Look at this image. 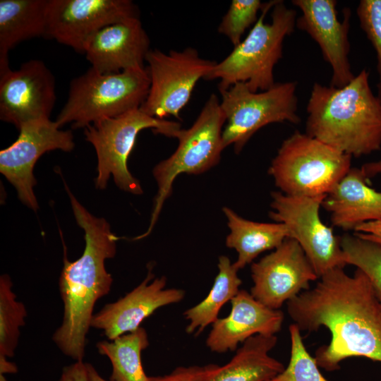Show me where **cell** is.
<instances>
[{
  "instance_id": "cell-1",
  "label": "cell",
  "mask_w": 381,
  "mask_h": 381,
  "mask_svg": "<svg viewBox=\"0 0 381 381\" xmlns=\"http://www.w3.org/2000/svg\"><path fill=\"white\" fill-rule=\"evenodd\" d=\"M313 289L286 303L287 312L300 331L313 332L325 327L331 334L327 345L319 347V368L332 372L351 357L381 363V300L370 279L359 269L352 275L332 269Z\"/></svg>"
},
{
  "instance_id": "cell-29",
  "label": "cell",
  "mask_w": 381,
  "mask_h": 381,
  "mask_svg": "<svg viewBox=\"0 0 381 381\" xmlns=\"http://www.w3.org/2000/svg\"><path fill=\"white\" fill-rule=\"evenodd\" d=\"M263 3L260 0H233L218 27V32L228 37L234 47L250 25H255Z\"/></svg>"
},
{
  "instance_id": "cell-23",
  "label": "cell",
  "mask_w": 381,
  "mask_h": 381,
  "mask_svg": "<svg viewBox=\"0 0 381 381\" xmlns=\"http://www.w3.org/2000/svg\"><path fill=\"white\" fill-rule=\"evenodd\" d=\"M222 210L230 230L226 246L238 253L237 260L233 263L238 270L251 263L262 253L277 248L289 237L286 227L282 223L253 222L243 218L229 207H224Z\"/></svg>"
},
{
  "instance_id": "cell-6",
  "label": "cell",
  "mask_w": 381,
  "mask_h": 381,
  "mask_svg": "<svg viewBox=\"0 0 381 381\" xmlns=\"http://www.w3.org/2000/svg\"><path fill=\"white\" fill-rule=\"evenodd\" d=\"M351 158L306 133L296 131L282 142L268 174L284 194L327 195L351 168Z\"/></svg>"
},
{
  "instance_id": "cell-16",
  "label": "cell",
  "mask_w": 381,
  "mask_h": 381,
  "mask_svg": "<svg viewBox=\"0 0 381 381\" xmlns=\"http://www.w3.org/2000/svg\"><path fill=\"white\" fill-rule=\"evenodd\" d=\"M301 16L296 27L308 33L319 45L322 56L332 68L331 86L341 87L355 77L349 59L351 10L344 8V19L337 17L335 0H293Z\"/></svg>"
},
{
  "instance_id": "cell-27",
  "label": "cell",
  "mask_w": 381,
  "mask_h": 381,
  "mask_svg": "<svg viewBox=\"0 0 381 381\" xmlns=\"http://www.w3.org/2000/svg\"><path fill=\"white\" fill-rule=\"evenodd\" d=\"M340 243L346 265L363 271L381 300V244L356 234H345Z\"/></svg>"
},
{
  "instance_id": "cell-18",
  "label": "cell",
  "mask_w": 381,
  "mask_h": 381,
  "mask_svg": "<svg viewBox=\"0 0 381 381\" xmlns=\"http://www.w3.org/2000/svg\"><path fill=\"white\" fill-rule=\"evenodd\" d=\"M150 38L140 18L110 24L92 35L85 42L83 54L95 71L120 73L145 68Z\"/></svg>"
},
{
  "instance_id": "cell-10",
  "label": "cell",
  "mask_w": 381,
  "mask_h": 381,
  "mask_svg": "<svg viewBox=\"0 0 381 381\" xmlns=\"http://www.w3.org/2000/svg\"><path fill=\"white\" fill-rule=\"evenodd\" d=\"M270 217L286 227L289 237L298 242L318 278L346 263L340 237L320 217L326 195L295 196L275 191L272 194Z\"/></svg>"
},
{
  "instance_id": "cell-31",
  "label": "cell",
  "mask_w": 381,
  "mask_h": 381,
  "mask_svg": "<svg viewBox=\"0 0 381 381\" xmlns=\"http://www.w3.org/2000/svg\"><path fill=\"white\" fill-rule=\"evenodd\" d=\"M202 367L198 365L176 368L169 374L149 377L150 381H195Z\"/></svg>"
},
{
  "instance_id": "cell-25",
  "label": "cell",
  "mask_w": 381,
  "mask_h": 381,
  "mask_svg": "<svg viewBox=\"0 0 381 381\" xmlns=\"http://www.w3.org/2000/svg\"><path fill=\"white\" fill-rule=\"evenodd\" d=\"M148 346L146 330L140 327L110 341L97 344L98 352L111 363V381H150L141 362V352Z\"/></svg>"
},
{
  "instance_id": "cell-2",
  "label": "cell",
  "mask_w": 381,
  "mask_h": 381,
  "mask_svg": "<svg viewBox=\"0 0 381 381\" xmlns=\"http://www.w3.org/2000/svg\"><path fill=\"white\" fill-rule=\"evenodd\" d=\"M64 184L77 224L85 231V246L75 261L64 255L59 281L64 316L52 339L64 355L82 361L95 305L109 293L113 282L105 261L116 255L120 238L111 232L105 219L92 214Z\"/></svg>"
},
{
  "instance_id": "cell-14",
  "label": "cell",
  "mask_w": 381,
  "mask_h": 381,
  "mask_svg": "<svg viewBox=\"0 0 381 381\" xmlns=\"http://www.w3.org/2000/svg\"><path fill=\"white\" fill-rule=\"evenodd\" d=\"M250 294L263 305L279 310L285 302L310 289L318 279L296 241L287 238L270 254L251 265Z\"/></svg>"
},
{
  "instance_id": "cell-17",
  "label": "cell",
  "mask_w": 381,
  "mask_h": 381,
  "mask_svg": "<svg viewBox=\"0 0 381 381\" xmlns=\"http://www.w3.org/2000/svg\"><path fill=\"white\" fill-rule=\"evenodd\" d=\"M153 277L150 268L145 279L138 286L94 314L91 327L102 330L111 341L139 328L141 322L158 308L183 300V290L166 289L164 276L152 281Z\"/></svg>"
},
{
  "instance_id": "cell-19",
  "label": "cell",
  "mask_w": 381,
  "mask_h": 381,
  "mask_svg": "<svg viewBox=\"0 0 381 381\" xmlns=\"http://www.w3.org/2000/svg\"><path fill=\"white\" fill-rule=\"evenodd\" d=\"M231 303L229 315L218 318L207 336L206 345L212 351H234L254 335H275L281 330L283 312L263 305L248 291L240 290Z\"/></svg>"
},
{
  "instance_id": "cell-33",
  "label": "cell",
  "mask_w": 381,
  "mask_h": 381,
  "mask_svg": "<svg viewBox=\"0 0 381 381\" xmlns=\"http://www.w3.org/2000/svg\"><path fill=\"white\" fill-rule=\"evenodd\" d=\"M354 231L357 236L381 244V220L363 223Z\"/></svg>"
},
{
  "instance_id": "cell-30",
  "label": "cell",
  "mask_w": 381,
  "mask_h": 381,
  "mask_svg": "<svg viewBox=\"0 0 381 381\" xmlns=\"http://www.w3.org/2000/svg\"><path fill=\"white\" fill-rule=\"evenodd\" d=\"M360 27L373 46L381 84V0H361L356 9Z\"/></svg>"
},
{
  "instance_id": "cell-7",
  "label": "cell",
  "mask_w": 381,
  "mask_h": 381,
  "mask_svg": "<svg viewBox=\"0 0 381 381\" xmlns=\"http://www.w3.org/2000/svg\"><path fill=\"white\" fill-rule=\"evenodd\" d=\"M225 122L220 101L216 95L212 94L193 124L188 129L180 128L176 132L174 138L179 141L177 148L170 157L159 162L152 171L158 190L149 227L135 240L143 238L151 233L179 175L200 174L219 163L224 149L222 132Z\"/></svg>"
},
{
  "instance_id": "cell-24",
  "label": "cell",
  "mask_w": 381,
  "mask_h": 381,
  "mask_svg": "<svg viewBox=\"0 0 381 381\" xmlns=\"http://www.w3.org/2000/svg\"><path fill=\"white\" fill-rule=\"evenodd\" d=\"M218 273L214 284L207 297L200 303L186 310L183 315L189 323L186 332L199 334L210 324L218 319L222 307L231 301L240 291L242 282L238 276V270L225 255L219 258Z\"/></svg>"
},
{
  "instance_id": "cell-3",
  "label": "cell",
  "mask_w": 381,
  "mask_h": 381,
  "mask_svg": "<svg viewBox=\"0 0 381 381\" xmlns=\"http://www.w3.org/2000/svg\"><path fill=\"white\" fill-rule=\"evenodd\" d=\"M306 110L308 135L351 157L381 149V101L367 70L341 87L314 83Z\"/></svg>"
},
{
  "instance_id": "cell-34",
  "label": "cell",
  "mask_w": 381,
  "mask_h": 381,
  "mask_svg": "<svg viewBox=\"0 0 381 381\" xmlns=\"http://www.w3.org/2000/svg\"><path fill=\"white\" fill-rule=\"evenodd\" d=\"M377 97L381 101V84L377 85ZM365 176L368 179L378 174H381V160L365 163L361 167Z\"/></svg>"
},
{
  "instance_id": "cell-5",
  "label": "cell",
  "mask_w": 381,
  "mask_h": 381,
  "mask_svg": "<svg viewBox=\"0 0 381 381\" xmlns=\"http://www.w3.org/2000/svg\"><path fill=\"white\" fill-rule=\"evenodd\" d=\"M150 85L147 67L101 73L90 68L70 83L67 101L55 120L61 128H83L138 109Z\"/></svg>"
},
{
  "instance_id": "cell-36",
  "label": "cell",
  "mask_w": 381,
  "mask_h": 381,
  "mask_svg": "<svg viewBox=\"0 0 381 381\" xmlns=\"http://www.w3.org/2000/svg\"><path fill=\"white\" fill-rule=\"evenodd\" d=\"M87 368L90 381H108L102 378L92 365L87 363Z\"/></svg>"
},
{
  "instance_id": "cell-15",
  "label": "cell",
  "mask_w": 381,
  "mask_h": 381,
  "mask_svg": "<svg viewBox=\"0 0 381 381\" xmlns=\"http://www.w3.org/2000/svg\"><path fill=\"white\" fill-rule=\"evenodd\" d=\"M56 99L54 76L41 60L0 75V119L18 129L32 120L50 119Z\"/></svg>"
},
{
  "instance_id": "cell-12",
  "label": "cell",
  "mask_w": 381,
  "mask_h": 381,
  "mask_svg": "<svg viewBox=\"0 0 381 381\" xmlns=\"http://www.w3.org/2000/svg\"><path fill=\"white\" fill-rule=\"evenodd\" d=\"M18 138L0 151V172L16 188L18 198L36 211L38 202L33 188L37 181L35 165L44 153L56 150L71 152L75 147L71 131H64L50 119L32 120L22 124Z\"/></svg>"
},
{
  "instance_id": "cell-20",
  "label": "cell",
  "mask_w": 381,
  "mask_h": 381,
  "mask_svg": "<svg viewBox=\"0 0 381 381\" xmlns=\"http://www.w3.org/2000/svg\"><path fill=\"white\" fill-rule=\"evenodd\" d=\"M361 168H351L324 198L322 207L333 226L355 230L365 222L381 220V192L373 188Z\"/></svg>"
},
{
  "instance_id": "cell-11",
  "label": "cell",
  "mask_w": 381,
  "mask_h": 381,
  "mask_svg": "<svg viewBox=\"0 0 381 381\" xmlns=\"http://www.w3.org/2000/svg\"><path fill=\"white\" fill-rule=\"evenodd\" d=\"M145 61L150 85L140 109L162 119L169 115L180 119V111L190 99L198 81L205 78L217 63L201 58L192 47L169 54L150 49Z\"/></svg>"
},
{
  "instance_id": "cell-4",
  "label": "cell",
  "mask_w": 381,
  "mask_h": 381,
  "mask_svg": "<svg viewBox=\"0 0 381 381\" xmlns=\"http://www.w3.org/2000/svg\"><path fill=\"white\" fill-rule=\"evenodd\" d=\"M297 13L283 1L263 3L260 15L247 37L204 78L219 79V90L245 83L253 92L265 91L276 83L274 68L283 56V43L296 28Z\"/></svg>"
},
{
  "instance_id": "cell-32",
  "label": "cell",
  "mask_w": 381,
  "mask_h": 381,
  "mask_svg": "<svg viewBox=\"0 0 381 381\" xmlns=\"http://www.w3.org/2000/svg\"><path fill=\"white\" fill-rule=\"evenodd\" d=\"M59 381H90L87 363L76 361L64 367Z\"/></svg>"
},
{
  "instance_id": "cell-8",
  "label": "cell",
  "mask_w": 381,
  "mask_h": 381,
  "mask_svg": "<svg viewBox=\"0 0 381 381\" xmlns=\"http://www.w3.org/2000/svg\"><path fill=\"white\" fill-rule=\"evenodd\" d=\"M152 128L156 134L174 138L179 123L151 116L138 109L119 116L101 119L84 128L85 140L94 147L97 158L95 186L103 190L111 175L122 190L141 195L140 181L128 167V160L138 133Z\"/></svg>"
},
{
  "instance_id": "cell-13",
  "label": "cell",
  "mask_w": 381,
  "mask_h": 381,
  "mask_svg": "<svg viewBox=\"0 0 381 381\" xmlns=\"http://www.w3.org/2000/svg\"><path fill=\"white\" fill-rule=\"evenodd\" d=\"M139 16L130 0H49L45 37L83 54L86 41L95 32Z\"/></svg>"
},
{
  "instance_id": "cell-9",
  "label": "cell",
  "mask_w": 381,
  "mask_h": 381,
  "mask_svg": "<svg viewBox=\"0 0 381 381\" xmlns=\"http://www.w3.org/2000/svg\"><path fill=\"white\" fill-rule=\"evenodd\" d=\"M296 81L276 83L271 88L253 92L245 83L219 90L221 108L226 124L222 132L224 148L233 145L239 153L250 138L273 123L298 124Z\"/></svg>"
},
{
  "instance_id": "cell-26",
  "label": "cell",
  "mask_w": 381,
  "mask_h": 381,
  "mask_svg": "<svg viewBox=\"0 0 381 381\" xmlns=\"http://www.w3.org/2000/svg\"><path fill=\"white\" fill-rule=\"evenodd\" d=\"M8 274L0 277V355L13 357L18 344L20 328L25 324V305L16 300Z\"/></svg>"
},
{
  "instance_id": "cell-37",
  "label": "cell",
  "mask_w": 381,
  "mask_h": 381,
  "mask_svg": "<svg viewBox=\"0 0 381 381\" xmlns=\"http://www.w3.org/2000/svg\"><path fill=\"white\" fill-rule=\"evenodd\" d=\"M0 381H7L4 376V374H0Z\"/></svg>"
},
{
  "instance_id": "cell-35",
  "label": "cell",
  "mask_w": 381,
  "mask_h": 381,
  "mask_svg": "<svg viewBox=\"0 0 381 381\" xmlns=\"http://www.w3.org/2000/svg\"><path fill=\"white\" fill-rule=\"evenodd\" d=\"M6 358V356L0 355V374L16 373L18 370L16 364L8 361Z\"/></svg>"
},
{
  "instance_id": "cell-28",
  "label": "cell",
  "mask_w": 381,
  "mask_h": 381,
  "mask_svg": "<svg viewBox=\"0 0 381 381\" xmlns=\"http://www.w3.org/2000/svg\"><path fill=\"white\" fill-rule=\"evenodd\" d=\"M291 353L288 365L269 381H328L319 370L316 361L307 351L295 324L289 327Z\"/></svg>"
},
{
  "instance_id": "cell-21",
  "label": "cell",
  "mask_w": 381,
  "mask_h": 381,
  "mask_svg": "<svg viewBox=\"0 0 381 381\" xmlns=\"http://www.w3.org/2000/svg\"><path fill=\"white\" fill-rule=\"evenodd\" d=\"M277 342L275 335H254L226 364L202 366L195 381H269L285 368L269 355Z\"/></svg>"
},
{
  "instance_id": "cell-22",
  "label": "cell",
  "mask_w": 381,
  "mask_h": 381,
  "mask_svg": "<svg viewBox=\"0 0 381 381\" xmlns=\"http://www.w3.org/2000/svg\"><path fill=\"white\" fill-rule=\"evenodd\" d=\"M49 0H0V75L10 69L8 52L18 43L45 37Z\"/></svg>"
}]
</instances>
